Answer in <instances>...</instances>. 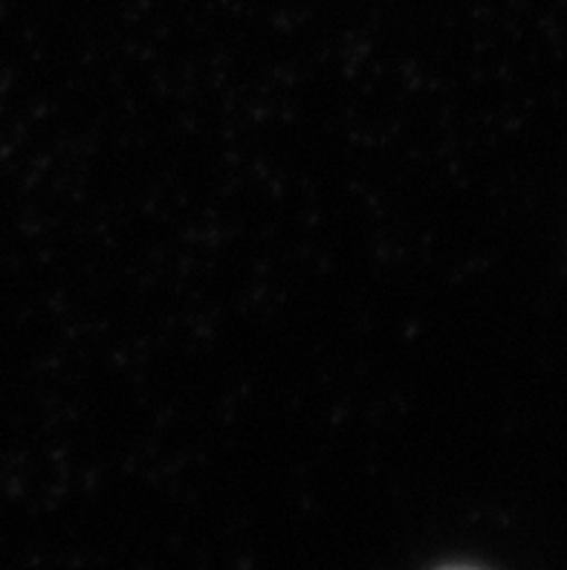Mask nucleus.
<instances>
[{
  "label": "nucleus",
  "instance_id": "1",
  "mask_svg": "<svg viewBox=\"0 0 567 570\" xmlns=\"http://www.w3.org/2000/svg\"><path fill=\"white\" fill-rule=\"evenodd\" d=\"M440 570H475V568H463V564H452V568H440Z\"/></svg>",
  "mask_w": 567,
  "mask_h": 570
}]
</instances>
